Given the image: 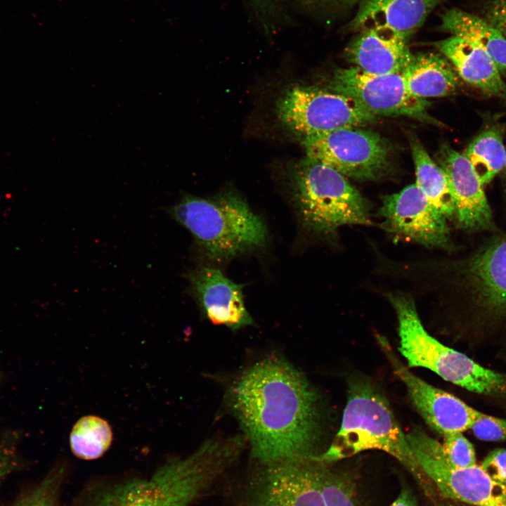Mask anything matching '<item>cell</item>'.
<instances>
[{"label":"cell","instance_id":"cell-26","mask_svg":"<svg viewBox=\"0 0 506 506\" xmlns=\"http://www.w3.org/2000/svg\"><path fill=\"white\" fill-rule=\"evenodd\" d=\"M318 461V475L325 506H358L353 484L343 474Z\"/></svg>","mask_w":506,"mask_h":506},{"label":"cell","instance_id":"cell-19","mask_svg":"<svg viewBox=\"0 0 506 506\" xmlns=\"http://www.w3.org/2000/svg\"><path fill=\"white\" fill-rule=\"evenodd\" d=\"M468 275L481 305L495 314H506V237L477 254Z\"/></svg>","mask_w":506,"mask_h":506},{"label":"cell","instance_id":"cell-20","mask_svg":"<svg viewBox=\"0 0 506 506\" xmlns=\"http://www.w3.org/2000/svg\"><path fill=\"white\" fill-rule=\"evenodd\" d=\"M402 75L409 91L422 99L450 95L458 84L452 65L434 53L413 54Z\"/></svg>","mask_w":506,"mask_h":506},{"label":"cell","instance_id":"cell-21","mask_svg":"<svg viewBox=\"0 0 506 506\" xmlns=\"http://www.w3.org/2000/svg\"><path fill=\"white\" fill-rule=\"evenodd\" d=\"M441 28L474 43L493 59L500 74L506 75V37L484 18L458 8L441 15Z\"/></svg>","mask_w":506,"mask_h":506},{"label":"cell","instance_id":"cell-1","mask_svg":"<svg viewBox=\"0 0 506 506\" xmlns=\"http://www.w3.org/2000/svg\"><path fill=\"white\" fill-rule=\"evenodd\" d=\"M231 403L261 465L314 460L316 396L305 377L286 361L270 358L245 371L231 391Z\"/></svg>","mask_w":506,"mask_h":506},{"label":"cell","instance_id":"cell-14","mask_svg":"<svg viewBox=\"0 0 506 506\" xmlns=\"http://www.w3.org/2000/svg\"><path fill=\"white\" fill-rule=\"evenodd\" d=\"M439 162L454 197L458 226L469 231L491 228L492 213L483 184L467 157L445 145Z\"/></svg>","mask_w":506,"mask_h":506},{"label":"cell","instance_id":"cell-10","mask_svg":"<svg viewBox=\"0 0 506 506\" xmlns=\"http://www.w3.org/2000/svg\"><path fill=\"white\" fill-rule=\"evenodd\" d=\"M331 86L335 92L351 97L375 116L433 121L427 113L428 103L409 91L402 74H371L356 67L339 69Z\"/></svg>","mask_w":506,"mask_h":506},{"label":"cell","instance_id":"cell-16","mask_svg":"<svg viewBox=\"0 0 506 506\" xmlns=\"http://www.w3.org/2000/svg\"><path fill=\"white\" fill-rule=\"evenodd\" d=\"M358 32L346 49L355 67L371 74H402L413 55L407 40L378 26Z\"/></svg>","mask_w":506,"mask_h":506},{"label":"cell","instance_id":"cell-8","mask_svg":"<svg viewBox=\"0 0 506 506\" xmlns=\"http://www.w3.org/2000/svg\"><path fill=\"white\" fill-rule=\"evenodd\" d=\"M406 438L421 470L443 496L477 506L506 502V483L493 480L481 466L453 467L446 458L442 444L420 428L413 429Z\"/></svg>","mask_w":506,"mask_h":506},{"label":"cell","instance_id":"cell-12","mask_svg":"<svg viewBox=\"0 0 506 506\" xmlns=\"http://www.w3.org/2000/svg\"><path fill=\"white\" fill-rule=\"evenodd\" d=\"M379 215L382 219V228L398 238L428 247H450L447 219L416 183L384 197Z\"/></svg>","mask_w":506,"mask_h":506},{"label":"cell","instance_id":"cell-13","mask_svg":"<svg viewBox=\"0 0 506 506\" xmlns=\"http://www.w3.org/2000/svg\"><path fill=\"white\" fill-rule=\"evenodd\" d=\"M377 340L395 374L406 385L418 413L432 429L443 436L470 428L480 412L415 375L398 360L384 337L378 336Z\"/></svg>","mask_w":506,"mask_h":506},{"label":"cell","instance_id":"cell-32","mask_svg":"<svg viewBox=\"0 0 506 506\" xmlns=\"http://www.w3.org/2000/svg\"><path fill=\"white\" fill-rule=\"evenodd\" d=\"M314 4L330 6L337 8H347L358 5L363 0H308Z\"/></svg>","mask_w":506,"mask_h":506},{"label":"cell","instance_id":"cell-5","mask_svg":"<svg viewBox=\"0 0 506 506\" xmlns=\"http://www.w3.org/2000/svg\"><path fill=\"white\" fill-rule=\"evenodd\" d=\"M293 200L303 226L311 233L332 235L345 225L370 224L366 200L346 176L306 157L294 167Z\"/></svg>","mask_w":506,"mask_h":506},{"label":"cell","instance_id":"cell-27","mask_svg":"<svg viewBox=\"0 0 506 506\" xmlns=\"http://www.w3.org/2000/svg\"><path fill=\"white\" fill-rule=\"evenodd\" d=\"M443 436L444 455L451 465L466 468L476 465L474 447L462 432L447 434Z\"/></svg>","mask_w":506,"mask_h":506},{"label":"cell","instance_id":"cell-11","mask_svg":"<svg viewBox=\"0 0 506 506\" xmlns=\"http://www.w3.org/2000/svg\"><path fill=\"white\" fill-rule=\"evenodd\" d=\"M318 462L261 465L247 479L244 506H325L318 475Z\"/></svg>","mask_w":506,"mask_h":506},{"label":"cell","instance_id":"cell-34","mask_svg":"<svg viewBox=\"0 0 506 506\" xmlns=\"http://www.w3.org/2000/svg\"><path fill=\"white\" fill-rule=\"evenodd\" d=\"M489 506H506V502H505V501L497 502L490 505Z\"/></svg>","mask_w":506,"mask_h":506},{"label":"cell","instance_id":"cell-28","mask_svg":"<svg viewBox=\"0 0 506 506\" xmlns=\"http://www.w3.org/2000/svg\"><path fill=\"white\" fill-rule=\"evenodd\" d=\"M473 434L484 441L506 440V420L480 413L470 428Z\"/></svg>","mask_w":506,"mask_h":506},{"label":"cell","instance_id":"cell-17","mask_svg":"<svg viewBox=\"0 0 506 506\" xmlns=\"http://www.w3.org/2000/svg\"><path fill=\"white\" fill-rule=\"evenodd\" d=\"M445 0H363L348 30L358 32L372 26L387 28L408 41L432 11Z\"/></svg>","mask_w":506,"mask_h":506},{"label":"cell","instance_id":"cell-31","mask_svg":"<svg viewBox=\"0 0 506 506\" xmlns=\"http://www.w3.org/2000/svg\"><path fill=\"white\" fill-rule=\"evenodd\" d=\"M484 18L506 37V0H486Z\"/></svg>","mask_w":506,"mask_h":506},{"label":"cell","instance_id":"cell-4","mask_svg":"<svg viewBox=\"0 0 506 506\" xmlns=\"http://www.w3.org/2000/svg\"><path fill=\"white\" fill-rule=\"evenodd\" d=\"M340 428L328 449L315 460L329 463L367 450L385 451L418 478L421 470L386 398L372 385L354 381Z\"/></svg>","mask_w":506,"mask_h":506},{"label":"cell","instance_id":"cell-3","mask_svg":"<svg viewBox=\"0 0 506 506\" xmlns=\"http://www.w3.org/2000/svg\"><path fill=\"white\" fill-rule=\"evenodd\" d=\"M164 210L190 232L198 248L212 261L248 252L266 239L263 221L235 191L208 198L186 195Z\"/></svg>","mask_w":506,"mask_h":506},{"label":"cell","instance_id":"cell-29","mask_svg":"<svg viewBox=\"0 0 506 506\" xmlns=\"http://www.w3.org/2000/svg\"><path fill=\"white\" fill-rule=\"evenodd\" d=\"M17 438L9 434L0 439V485L10 474L20 467L17 451Z\"/></svg>","mask_w":506,"mask_h":506},{"label":"cell","instance_id":"cell-33","mask_svg":"<svg viewBox=\"0 0 506 506\" xmlns=\"http://www.w3.org/2000/svg\"><path fill=\"white\" fill-rule=\"evenodd\" d=\"M390 506H417V504L409 491L403 489L400 495Z\"/></svg>","mask_w":506,"mask_h":506},{"label":"cell","instance_id":"cell-23","mask_svg":"<svg viewBox=\"0 0 506 506\" xmlns=\"http://www.w3.org/2000/svg\"><path fill=\"white\" fill-rule=\"evenodd\" d=\"M463 155L472 164L481 183L490 181L505 167V149L500 130L488 129L470 143Z\"/></svg>","mask_w":506,"mask_h":506},{"label":"cell","instance_id":"cell-35","mask_svg":"<svg viewBox=\"0 0 506 506\" xmlns=\"http://www.w3.org/2000/svg\"><path fill=\"white\" fill-rule=\"evenodd\" d=\"M505 169H506V150H505Z\"/></svg>","mask_w":506,"mask_h":506},{"label":"cell","instance_id":"cell-24","mask_svg":"<svg viewBox=\"0 0 506 506\" xmlns=\"http://www.w3.org/2000/svg\"><path fill=\"white\" fill-rule=\"evenodd\" d=\"M113 434L109 423L104 419L86 415L73 426L70 434V446L73 455L84 460L100 458L112 444Z\"/></svg>","mask_w":506,"mask_h":506},{"label":"cell","instance_id":"cell-9","mask_svg":"<svg viewBox=\"0 0 506 506\" xmlns=\"http://www.w3.org/2000/svg\"><path fill=\"white\" fill-rule=\"evenodd\" d=\"M306 157L332 167L346 177L375 180L389 167V147L376 132L344 127L304 137Z\"/></svg>","mask_w":506,"mask_h":506},{"label":"cell","instance_id":"cell-7","mask_svg":"<svg viewBox=\"0 0 506 506\" xmlns=\"http://www.w3.org/2000/svg\"><path fill=\"white\" fill-rule=\"evenodd\" d=\"M280 121L303 137L344 127H361L375 120L349 96L317 88L294 86L276 103Z\"/></svg>","mask_w":506,"mask_h":506},{"label":"cell","instance_id":"cell-30","mask_svg":"<svg viewBox=\"0 0 506 506\" xmlns=\"http://www.w3.org/2000/svg\"><path fill=\"white\" fill-rule=\"evenodd\" d=\"M481 467L493 480L506 483V449H496L491 452Z\"/></svg>","mask_w":506,"mask_h":506},{"label":"cell","instance_id":"cell-25","mask_svg":"<svg viewBox=\"0 0 506 506\" xmlns=\"http://www.w3.org/2000/svg\"><path fill=\"white\" fill-rule=\"evenodd\" d=\"M67 469L62 463L53 467L37 484L11 506H62L60 495L67 474Z\"/></svg>","mask_w":506,"mask_h":506},{"label":"cell","instance_id":"cell-6","mask_svg":"<svg viewBox=\"0 0 506 506\" xmlns=\"http://www.w3.org/2000/svg\"><path fill=\"white\" fill-rule=\"evenodd\" d=\"M389 299L398 320V350L409 368H427L443 379L477 394L506 391V375L482 367L431 336L422 325L410 297L391 294Z\"/></svg>","mask_w":506,"mask_h":506},{"label":"cell","instance_id":"cell-2","mask_svg":"<svg viewBox=\"0 0 506 506\" xmlns=\"http://www.w3.org/2000/svg\"><path fill=\"white\" fill-rule=\"evenodd\" d=\"M231 465L226 451L207 441L190 455L169 460L147 476L92 479L70 506H191Z\"/></svg>","mask_w":506,"mask_h":506},{"label":"cell","instance_id":"cell-15","mask_svg":"<svg viewBox=\"0 0 506 506\" xmlns=\"http://www.w3.org/2000/svg\"><path fill=\"white\" fill-rule=\"evenodd\" d=\"M186 278L192 294L207 318L216 325L233 330L252 324L243 300L242 287L219 269L200 267L189 271Z\"/></svg>","mask_w":506,"mask_h":506},{"label":"cell","instance_id":"cell-22","mask_svg":"<svg viewBox=\"0 0 506 506\" xmlns=\"http://www.w3.org/2000/svg\"><path fill=\"white\" fill-rule=\"evenodd\" d=\"M416 184L430 203L446 219L455 216V203L446 177L417 140L410 142Z\"/></svg>","mask_w":506,"mask_h":506},{"label":"cell","instance_id":"cell-18","mask_svg":"<svg viewBox=\"0 0 506 506\" xmlns=\"http://www.w3.org/2000/svg\"><path fill=\"white\" fill-rule=\"evenodd\" d=\"M435 46L465 82L485 94L506 99V84L494 61L484 49L456 35L436 41Z\"/></svg>","mask_w":506,"mask_h":506}]
</instances>
